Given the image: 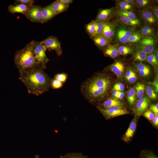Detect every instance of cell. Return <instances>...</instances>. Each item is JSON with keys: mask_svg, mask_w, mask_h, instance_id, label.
I'll list each match as a JSON object with an SVG mask.
<instances>
[{"mask_svg": "<svg viewBox=\"0 0 158 158\" xmlns=\"http://www.w3.org/2000/svg\"><path fill=\"white\" fill-rule=\"evenodd\" d=\"M111 84L109 77L105 74H99L85 81L81 86V90L86 100L94 103L107 96Z\"/></svg>", "mask_w": 158, "mask_h": 158, "instance_id": "1", "label": "cell"}, {"mask_svg": "<svg viewBox=\"0 0 158 158\" xmlns=\"http://www.w3.org/2000/svg\"><path fill=\"white\" fill-rule=\"evenodd\" d=\"M19 79L29 94L37 96L49 90L51 80L40 66L20 73Z\"/></svg>", "mask_w": 158, "mask_h": 158, "instance_id": "2", "label": "cell"}, {"mask_svg": "<svg viewBox=\"0 0 158 158\" xmlns=\"http://www.w3.org/2000/svg\"><path fill=\"white\" fill-rule=\"evenodd\" d=\"M34 49V40H32L23 48L16 52L14 61L19 73L40 66L35 59Z\"/></svg>", "mask_w": 158, "mask_h": 158, "instance_id": "3", "label": "cell"}, {"mask_svg": "<svg viewBox=\"0 0 158 158\" xmlns=\"http://www.w3.org/2000/svg\"><path fill=\"white\" fill-rule=\"evenodd\" d=\"M134 31L133 28L123 24H118L114 37L118 43L126 44L128 43L129 38Z\"/></svg>", "mask_w": 158, "mask_h": 158, "instance_id": "4", "label": "cell"}, {"mask_svg": "<svg viewBox=\"0 0 158 158\" xmlns=\"http://www.w3.org/2000/svg\"><path fill=\"white\" fill-rule=\"evenodd\" d=\"M47 49L40 42L34 40V52L35 59L43 69L46 68V65L49 59L46 54Z\"/></svg>", "mask_w": 158, "mask_h": 158, "instance_id": "5", "label": "cell"}, {"mask_svg": "<svg viewBox=\"0 0 158 158\" xmlns=\"http://www.w3.org/2000/svg\"><path fill=\"white\" fill-rule=\"evenodd\" d=\"M40 43L45 47L47 50H55L58 56L62 54V51L61 44L56 37L50 36L40 42Z\"/></svg>", "mask_w": 158, "mask_h": 158, "instance_id": "6", "label": "cell"}, {"mask_svg": "<svg viewBox=\"0 0 158 158\" xmlns=\"http://www.w3.org/2000/svg\"><path fill=\"white\" fill-rule=\"evenodd\" d=\"M138 43V49L143 51L147 54L153 53L156 45V40L154 37H143Z\"/></svg>", "mask_w": 158, "mask_h": 158, "instance_id": "7", "label": "cell"}, {"mask_svg": "<svg viewBox=\"0 0 158 158\" xmlns=\"http://www.w3.org/2000/svg\"><path fill=\"white\" fill-rule=\"evenodd\" d=\"M99 109L104 116L107 119L129 113L126 109L123 107L113 106L106 109Z\"/></svg>", "mask_w": 158, "mask_h": 158, "instance_id": "8", "label": "cell"}, {"mask_svg": "<svg viewBox=\"0 0 158 158\" xmlns=\"http://www.w3.org/2000/svg\"><path fill=\"white\" fill-rule=\"evenodd\" d=\"M42 8L41 6L33 5L30 7L25 16L28 19L32 22L41 23Z\"/></svg>", "mask_w": 158, "mask_h": 158, "instance_id": "9", "label": "cell"}, {"mask_svg": "<svg viewBox=\"0 0 158 158\" xmlns=\"http://www.w3.org/2000/svg\"><path fill=\"white\" fill-rule=\"evenodd\" d=\"M141 18L147 25H151L156 24L157 20L153 13L151 7L144 8L139 13Z\"/></svg>", "mask_w": 158, "mask_h": 158, "instance_id": "10", "label": "cell"}, {"mask_svg": "<svg viewBox=\"0 0 158 158\" xmlns=\"http://www.w3.org/2000/svg\"><path fill=\"white\" fill-rule=\"evenodd\" d=\"M117 25L115 22H105L102 35L111 41L114 37Z\"/></svg>", "mask_w": 158, "mask_h": 158, "instance_id": "11", "label": "cell"}, {"mask_svg": "<svg viewBox=\"0 0 158 158\" xmlns=\"http://www.w3.org/2000/svg\"><path fill=\"white\" fill-rule=\"evenodd\" d=\"M150 100L148 97L145 96L139 99L136 104V114L140 115L146 109L148 106Z\"/></svg>", "mask_w": 158, "mask_h": 158, "instance_id": "12", "label": "cell"}, {"mask_svg": "<svg viewBox=\"0 0 158 158\" xmlns=\"http://www.w3.org/2000/svg\"><path fill=\"white\" fill-rule=\"evenodd\" d=\"M114 13L113 7L101 10L99 11L95 20L104 22L109 21L112 18Z\"/></svg>", "mask_w": 158, "mask_h": 158, "instance_id": "13", "label": "cell"}, {"mask_svg": "<svg viewBox=\"0 0 158 158\" xmlns=\"http://www.w3.org/2000/svg\"><path fill=\"white\" fill-rule=\"evenodd\" d=\"M30 8V7L23 4H14L9 6L8 10L10 13L12 14L21 13L25 16Z\"/></svg>", "mask_w": 158, "mask_h": 158, "instance_id": "14", "label": "cell"}, {"mask_svg": "<svg viewBox=\"0 0 158 158\" xmlns=\"http://www.w3.org/2000/svg\"><path fill=\"white\" fill-rule=\"evenodd\" d=\"M99 109H106L113 106L124 107V104L121 100L115 98H109L100 105Z\"/></svg>", "mask_w": 158, "mask_h": 158, "instance_id": "15", "label": "cell"}, {"mask_svg": "<svg viewBox=\"0 0 158 158\" xmlns=\"http://www.w3.org/2000/svg\"><path fill=\"white\" fill-rule=\"evenodd\" d=\"M42 24L46 23L50 20L56 15L52 9L51 4L42 8Z\"/></svg>", "mask_w": 158, "mask_h": 158, "instance_id": "16", "label": "cell"}, {"mask_svg": "<svg viewBox=\"0 0 158 158\" xmlns=\"http://www.w3.org/2000/svg\"><path fill=\"white\" fill-rule=\"evenodd\" d=\"M91 39L95 44L102 49L110 44L111 41L102 35L94 36Z\"/></svg>", "mask_w": 158, "mask_h": 158, "instance_id": "17", "label": "cell"}, {"mask_svg": "<svg viewBox=\"0 0 158 158\" xmlns=\"http://www.w3.org/2000/svg\"><path fill=\"white\" fill-rule=\"evenodd\" d=\"M117 15V20L122 24L133 28L140 25V21L138 19L133 20L121 15Z\"/></svg>", "mask_w": 158, "mask_h": 158, "instance_id": "18", "label": "cell"}, {"mask_svg": "<svg viewBox=\"0 0 158 158\" xmlns=\"http://www.w3.org/2000/svg\"><path fill=\"white\" fill-rule=\"evenodd\" d=\"M110 69L118 78H120L123 75L125 67L124 65L122 62L118 61L111 65Z\"/></svg>", "mask_w": 158, "mask_h": 158, "instance_id": "19", "label": "cell"}, {"mask_svg": "<svg viewBox=\"0 0 158 158\" xmlns=\"http://www.w3.org/2000/svg\"><path fill=\"white\" fill-rule=\"evenodd\" d=\"M137 126L136 118H134L131 122L129 127L123 136V140L128 142L133 137Z\"/></svg>", "mask_w": 158, "mask_h": 158, "instance_id": "20", "label": "cell"}, {"mask_svg": "<svg viewBox=\"0 0 158 158\" xmlns=\"http://www.w3.org/2000/svg\"><path fill=\"white\" fill-rule=\"evenodd\" d=\"M117 45H109L102 49L104 55L112 58H115L119 54Z\"/></svg>", "mask_w": 158, "mask_h": 158, "instance_id": "21", "label": "cell"}, {"mask_svg": "<svg viewBox=\"0 0 158 158\" xmlns=\"http://www.w3.org/2000/svg\"><path fill=\"white\" fill-rule=\"evenodd\" d=\"M134 67L141 77H147L150 73V70L149 66L144 63L137 62L135 64Z\"/></svg>", "mask_w": 158, "mask_h": 158, "instance_id": "22", "label": "cell"}, {"mask_svg": "<svg viewBox=\"0 0 158 158\" xmlns=\"http://www.w3.org/2000/svg\"><path fill=\"white\" fill-rule=\"evenodd\" d=\"M50 4L56 15L66 11L69 6L62 3L60 0H56Z\"/></svg>", "mask_w": 158, "mask_h": 158, "instance_id": "23", "label": "cell"}, {"mask_svg": "<svg viewBox=\"0 0 158 158\" xmlns=\"http://www.w3.org/2000/svg\"><path fill=\"white\" fill-rule=\"evenodd\" d=\"M143 37H154L155 35V30L152 25H146L141 27L138 31Z\"/></svg>", "mask_w": 158, "mask_h": 158, "instance_id": "24", "label": "cell"}, {"mask_svg": "<svg viewBox=\"0 0 158 158\" xmlns=\"http://www.w3.org/2000/svg\"><path fill=\"white\" fill-rule=\"evenodd\" d=\"M147 54L141 49H137L133 56V62H141L146 61Z\"/></svg>", "mask_w": 158, "mask_h": 158, "instance_id": "25", "label": "cell"}, {"mask_svg": "<svg viewBox=\"0 0 158 158\" xmlns=\"http://www.w3.org/2000/svg\"><path fill=\"white\" fill-rule=\"evenodd\" d=\"M116 5L118 11H132L134 8V6L123 0L117 1Z\"/></svg>", "mask_w": 158, "mask_h": 158, "instance_id": "26", "label": "cell"}, {"mask_svg": "<svg viewBox=\"0 0 158 158\" xmlns=\"http://www.w3.org/2000/svg\"><path fill=\"white\" fill-rule=\"evenodd\" d=\"M119 54L121 55H126L132 54L134 50L131 47L127 45H121L118 47Z\"/></svg>", "mask_w": 158, "mask_h": 158, "instance_id": "27", "label": "cell"}, {"mask_svg": "<svg viewBox=\"0 0 158 158\" xmlns=\"http://www.w3.org/2000/svg\"><path fill=\"white\" fill-rule=\"evenodd\" d=\"M127 97L129 104L130 105H133L136 98V92L134 88H131L128 90L127 92Z\"/></svg>", "mask_w": 158, "mask_h": 158, "instance_id": "28", "label": "cell"}, {"mask_svg": "<svg viewBox=\"0 0 158 158\" xmlns=\"http://www.w3.org/2000/svg\"><path fill=\"white\" fill-rule=\"evenodd\" d=\"M96 25V21L95 20H93L86 25V31L91 38H92L94 36L95 30Z\"/></svg>", "mask_w": 158, "mask_h": 158, "instance_id": "29", "label": "cell"}, {"mask_svg": "<svg viewBox=\"0 0 158 158\" xmlns=\"http://www.w3.org/2000/svg\"><path fill=\"white\" fill-rule=\"evenodd\" d=\"M143 38V37L138 31H135L129 38L128 43H138Z\"/></svg>", "mask_w": 158, "mask_h": 158, "instance_id": "30", "label": "cell"}, {"mask_svg": "<svg viewBox=\"0 0 158 158\" xmlns=\"http://www.w3.org/2000/svg\"><path fill=\"white\" fill-rule=\"evenodd\" d=\"M125 77L127 80L130 83H134L137 79L136 73L130 69H128L126 72Z\"/></svg>", "mask_w": 158, "mask_h": 158, "instance_id": "31", "label": "cell"}, {"mask_svg": "<svg viewBox=\"0 0 158 158\" xmlns=\"http://www.w3.org/2000/svg\"><path fill=\"white\" fill-rule=\"evenodd\" d=\"M135 90L137 97L140 99L143 97L145 87L143 83L138 82L136 85Z\"/></svg>", "mask_w": 158, "mask_h": 158, "instance_id": "32", "label": "cell"}, {"mask_svg": "<svg viewBox=\"0 0 158 158\" xmlns=\"http://www.w3.org/2000/svg\"><path fill=\"white\" fill-rule=\"evenodd\" d=\"M117 14L135 20L138 19L136 15L132 11H118L116 13Z\"/></svg>", "mask_w": 158, "mask_h": 158, "instance_id": "33", "label": "cell"}, {"mask_svg": "<svg viewBox=\"0 0 158 158\" xmlns=\"http://www.w3.org/2000/svg\"><path fill=\"white\" fill-rule=\"evenodd\" d=\"M96 21V25L95 30L93 37L100 35H102L103 30L104 24L105 23V22L103 21Z\"/></svg>", "mask_w": 158, "mask_h": 158, "instance_id": "34", "label": "cell"}, {"mask_svg": "<svg viewBox=\"0 0 158 158\" xmlns=\"http://www.w3.org/2000/svg\"><path fill=\"white\" fill-rule=\"evenodd\" d=\"M59 158H88L87 155H83L81 152L69 153L64 155H61Z\"/></svg>", "mask_w": 158, "mask_h": 158, "instance_id": "35", "label": "cell"}, {"mask_svg": "<svg viewBox=\"0 0 158 158\" xmlns=\"http://www.w3.org/2000/svg\"><path fill=\"white\" fill-rule=\"evenodd\" d=\"M146 92L148 97L152 99H155L157 97V92L154 88L151 86H147L146 88Z\"/></svg>", "mask_w": 158, "mask_h": 158, "instance_id": "36", "label": "cell"}, {"mask_svg": "<svg viewBox=\"0 0 158 158\" xmlns=\"http://www.w3.org/2000/svg\"><path fill=\"white\" fill-rule=\"evenodd\" d=\"M151 1L149 0H135V6L140 8H145L148 7Z\"/></svg>", "mask_w": 158, "mask_h": 158, "instance_id": "37", "label": "cell"}, {"mask_svg": "<svg viewBox=\"0 0 158 158\" xmlns=\"http://www.w3.org/2000/svg\"><path fill=\"white\" fill-rule=\"evenodd\" d=\"M146 61L150 64L154 66H157L158 61H157L155 54L153 53L148 54Z\"/></svg>", "mask_w": 158, "mask_h": 158, "instance_id": "38", "label": "cell"}, {"mask_svg": "<svg viewBox=\"0 0 158 158\" xmlns=\"http://www.w3.org/2000/svg\"><path fill=\"white\" fill-rule=\"evenodd\" d=\"M63 83L55 78L51 80L50 87L52 88L56 89L62 87Z\"/></svg>", "mask_w": 158, "mask_h": 158, "instance_id": "39", "label": "cell"}, {"mask_svg": "<svg viewBox=\"0 0 158 158\" xmlns=\"http://www.w3.org/2000/svg\"><path fill=\"white\" fill-rule=\"evenodd\" d=\"M67 77L68 75L67 74L62 73H58L56 75L54 78L63 83L66 82L67 78Z\"/></svg>", "mask_w": 158, "mask_h": 158, "instance_id": "40", "label": "cell"}, {"mask_svg": "<svg viewBox=\"0 0 158 158\" xmlns=\"http://www.w3.org/2000/svg\"><path fill=\"white\" fill-rule=\"evenodd\" d=\"M34 3L33 0H16L14 4H23L30 7L33 5Z\"/></svg>", "mask_w": 158, "mask_h": 158, "instance_id": "41", "label": "cell"}, {"mask_svg": "<svg viewBox=\"0 0 158 158\" xmlns=\"http://www.w3.org/2000/svg\"><path fill=\"white\" fill-rule=\"evenodd\" d=\"M143 116L149 120H152L155 116V114L150 110H147L144 112Z\"/></svg>", "mask_w": 158, "mask_h": 158, "instance_id": "42", "label": "cell"}, {"mask_svg": "<svg viewBox=\"0 0 158 158\" xmlns=\"http://www.w3.org/2000/svg\"><path fill=\"white\" fill-rule=\"evenodd\" d=\"M124 89V85L122 83L118 82L116 83L114 85L112 90L122 91Z\"/></svg>", "mask_w": 158, "mask_h": 158, "instance_id": "43", "label": "cell"}, {"mask_svg": "<svg viewBox=\"0 0 158 158\" xmlns=\"http://www.w3.org/2000/svg\"><path fill=\"white\" fill-rule=\"evenodd\" d=\"M140 158H158V157L151 152H145L142 154Z\"/></svg>", "mask_w": 158, "mask_h": 158, "instance_id": "44", "label": "cell"}, {"mask_svg": "<svg viewBox=\"0 0 158 158\" xmlns=\"http://www.w3.org/2000/svg\"><path fill=\"white\" fill-rule=\"evenodd\" d=\"M149 108L155 115L158 114V104L157 103L151 105L150 106Z\"/></svg>", "mask_w": 158, "mask_h": 158, "instance_id": "45", "label": "cell"}, {"mask_svg": "<svg viewBox=\"0 0 158 158\" xmlns=\"http://www.w3.org/2000/svg\"><path fill=\"white\" fill-rule=\"evenodd\" d=\"M153 13L157 20H158V7L157 6L154 5L152 7H151Z\"/></svg>", "mask_w": 158, "mask_h": 158, "instance_id": "46", "label": "cell"}, {"mask_svg": "<svg viewBox=\"0 0 158 158\" xmlns=\"http://www.w3.org/2000/svg\"><path fill=\"white\" fill-rule=\"evenodd\" d=\"M149 83L153 86L154 88L155 89L156 92H157L158 91V80L157 78L153 82H149Z\"/></svg>", "mask_w": 158, "mask_h": 158, "instance_id": "47", "label": "cell"}, {"mask_svg": "<svg viewBox=\"0 0 158 158\" xmlns=\"http://www.w3.org/2000/svg\"><path fill=\"white\" fill-rule=\"evenodd\" d=\"M152 123L154 126H158V115H155L153 119Z\"/></svg>", "mask_w": 158, "mask_h": 158, "instance_id": "48", "label": "cell"}, {"mask_svg": "<svg viewBox=\"0 0 158 158\" xmlns=\"http://www.w3.org/2000/svg\"><path fill=\"white\" fill-rule=\"evenodd\" d=\"M124 95V93L122 91H121L115 98L118 99H122L123 98Z\"/></svg>", "mask_w": 158, "mask_h": 158, "instance_id": "49", "label": "cell"}, {"mask_svg": "<svg viewBox=\"0 0 158 158\" xmlns=\"http://www.w3.org/2000/svg\"><path fill=\"white\" fill-rule=\"evenodd\" d=\"M60 1L63 4L68 5L72 3L73 1L72 0H60Z\"/></svg>", "mask_w": 158, "mask_h": 158, "instance_id": "50", "label": "cell"}, {"mask_svg": "<svg viewBox=\"0 0 158 158\" xmlns=\"http://www.w3.org/2000/svg\"><path fill=\"white\" fill-rule=\"evenodd\" d=\"M123 1L134 6H135V0H123Z\"/></svg>", "mask_w": 158, "mask_h": 158, "instance_id": "51", "label": "cell"}, {"mask_svg": "<svg viewBox=\"0 0 158 158\" xmlns=\"http://www.w3.org/2000/svg\"><path fill=\"white\" fill-rule=\"evenodd\" d=\"M121 91L117 90H113L112 92V95L115 98L118 94Z\"/></svg>", "mask_w": 158, "mask_h": 158, "instance_id": "52", "label": "cell"}, {"mask_svg": "<svg viewBox=\"0 0 158 158\" xmlns=\"http://www.w3.org/2000/svg\"><path fill=\"white\" fill-rule=\"evenodd\" d=\"M158 50H156V52H155V54L156 58V60L157 61H158Z\"/></svg>", "mask_w": 158, "mask_h": 158, "instance_id": "53", "label": "cell"}]
</instances>
